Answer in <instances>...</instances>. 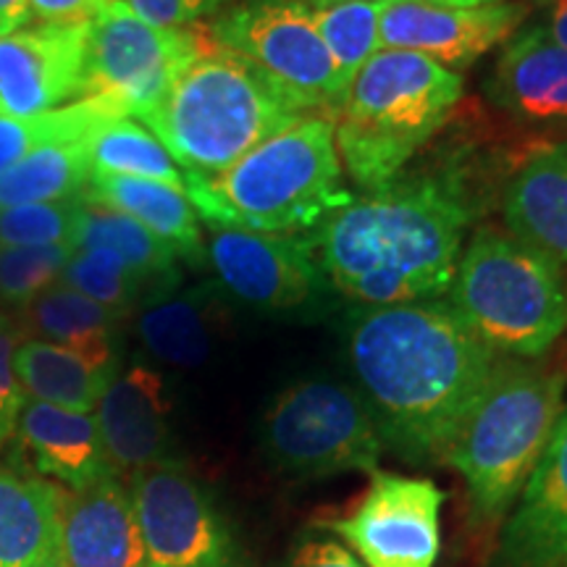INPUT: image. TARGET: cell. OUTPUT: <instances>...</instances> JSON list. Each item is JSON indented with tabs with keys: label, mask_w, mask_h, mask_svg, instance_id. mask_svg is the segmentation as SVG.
I'll return each mask as SVG.
<instances>
[{
	"label": "cell",
	"mask_w": 567,
	"mask_h": 567,
	"mask_svg": "<svg viewBox=\"0 0 567 567\" xmlns=\"http://www.w3.org/2000/svg\"><path fill=\"white\" fill-rule=\"evenodd\" d=\"M347 360L381 442L410 463H442L496 365L463 318L439 302L352 310Z\"/></svg>",
	"instance_id": "6da1fadb"
},
{
	"label": "cell",
	"mask_w": 567,
	"mask_h": 567,
	"mask_svg": "<svg viewBox=\"0 0 567 567\" xmlns=\"http://www.w3.org/2000/svg\"><path fill=\"white\" fill-rule=\"evenodd\" d=\"M471 221L465 176L439 168L352 197L310 237L331 287L363 308H389L450 292Z\"/></svg>",
	"instance_id": "7a4b0ae2"
},
{
	"label": "cell",
	"mask_w": 567,
	"mask_h": 567,
	"mask_svg": "<svg viewBox=\"0 0 567 567\" xmlns=\"http://www.w3.org/2000/svg\"><path fill=\"white\" fill-rule=\"evenodd\" d=\"M187 176L184 195L208 226L255 234H297L352 203L342 182L334 122L302 116L218 174Z\"/></svg>",
	"instance_id": "3957f363"
},
{
	"label": "cell",
	"mask_w": 567,
	"mask_h": 567,
	"mask_svg": "<svg viewBox=\"0 0 567 567\" xmlns=\"http://www.w3.org/2000/svg\"><path fill=\"white\" fill-rule=\"evenodd\" d=\"M302 116L310 113L297 109L250 61L213 42L140 122L184 174L208 176L229 168Z\"/></svg>",
	"instance_id": "277c9868"
},
{
	"label": "cell",
	"mask_w": 567,
	"mask_h": 567,
	"mask_svg": "<svg viewBox=\"0 0 567 567\" xmlns=\"http://www.w3.org/2000/svg\"><path fill=\"white\" fill-rule=\"evenodd\" d=\"M463 76L425 55L375 51L337 113V153L365 193L394 182L457 109Z\"/></svg>",
	"instance_id": "5b68a950"
},
{
	"label": "cell",
	"mask_w": 567,
	"mask_h": 567,
	"mask_svg": "<svg viewBox=\"0 0 567 567\" xmlns=\"http://www.w3.org/2000/svg\"><path fill=\"white\" fill-rule=\"evenodd\" d=\"M565 373L499 363L442 463L463 476L476 520L492 523L520 496L565 405Z\"/></svg>",
	"instance_id": "8992f818"
},
{
	"label": "cell",
	"mask_w": 567,
	"mask_h": 567,
	"mask_svg": "<svg viewBox=\"0 0 567 567\" xmlns=\"http://www.w3.org/2000/svg\"><path fill=\"white\" fill-rule=\"evenodd\" d=\"M450 308L494 354L538 358L567 329V276L555 258L484 226L460 255Z\"/></svg>",
	"instance_id": "52a82bcc"
},
{
	"label": "cell",
	"mask_w": 567,
	"mask_h": 567,
	"mask_svg": "<svg viewBox=\"0 0 567 567\" xmlns=\"http://www.w3.org/2000/svg\"><path fill=\"white\" fill-rule=\"evenodd\" d=\"M264 452L276 471L300 481L375 473L384 452L379 425L352 386L295 381L264 415Z\"/></svg>",
	"instance_id": "ba28073f"
},
{
	"label": "cell",
	"mask_w": 567,
	"mask_h": 567,
	"mask_svg": "<svg viewBox=\"0 0 567 567\" xmlns=\"http://www.w3.org/2000/svg\"><path fill=\"white\" fill-rule=\"evenodd\" d=\"M210 45L205 24L158 27L113 0L90 21L80 101H103L140 118Z\"/></svg>",
	"instance_id": "9c48e42d"
},
{
	"label": "cell",
	"mask_w": 567,
	"mask_h": 567,
	"mask_svg": "<svg viewBox=\"0 0 567 567\" xmlns=\"http://www.w3.org/2000/svg\"><path fill=\"white\" fill-rule=\"evenodd\" d=\"M205 30L216 45L250 61L300 111L331 122L342 111L347 97L305 0H239Z\"/></svg>",
	"instance_id": "30bf717a"
},
{
	"label": "cell",
	"mask_w": 567,
	"mask_h": 567,
	"mask_svg": "<svg viewBox=\"0 0 567 567\" xmlns=\"http://www.w3.org/2000/svg\"><path fill=\"white\" fill-rule=\"evenodd\" d=\"M130 494L147 567H245L216 502L182 465L134 473Z\"/></svg>",
	"instance_id": "8fae6325"
},
{
	"label": "cell",
	"mask_w": 567,
	"mask_h": 567,
	"mask_svg": "<svg viewBox=\"0 0 567 567\" xmlns=\"http://www.w3.org/2000/svg\"><path fill=\"white\" fill-rule=\"evenodd\" d=\"M444 492L434 481L371 473V484L347 513L318 526L342 536L365 567H434L442 547Z\"/></svg>",
	"instance_id": "7c38bea8"
},
{
	"label": "cell",
	"mask_w": 567,
	"mask_h": 567,
	"mask_svg": "<svg viewBox=\"0 0 567 567\" xmlns=\"http://www.w3.org/2000/svg\"><path fill=\"white\" fill-rule=\"evenodd\" d=\"M205 264L234 300L268 316L300 313L321 300L326 276L313 237L208 226Z\"/></svg>",
	"instance_id": "4fadbf2b"
},
{
	"label": "cell",
	"mask_w": 567,
	"mask_h": 567,
	"mask_svg": "<svg viewBox=\"0 0 567 567\" xmlns=\"http://www.w3.org/2000/svg\"><path fill=\"white\" fill-rule=\"evenodd\" d=\"M528 17L526 3L450 9L429 0H381L379 51H408L460 74L507 42Z\"/></svg>",
	"instance_id": "5bb4252c"
},
{
	"label": "cell",
	"mask_w": 567,
	"mask_h": 567,
	"mask_svg": "<svg viewBox=\"0 0 567 567\" xmlns=\"http://www.w3.org/2000/svg\"><path fill=\"white\" fill-rule=\"evenodd\" d=\"M90 21L21 27L0 38V116L34 118L80 97Z\"/></svg>",
	"instance_id": "9a60e30c"
},
{
	"label": "cell",
	"mask_w": 567,
	"mask_h": 567,
	"mask_svg": "<svg viewBox=\"0 0 567 567\" xmlns=\"http://www.w3.org/2000/svg\"><path fill=\"white\" fill-rule=\"evenodd\" d=\"M172 396L166 379L147 365H132L113 375L95 408V423L113 471L134 473L174 463Z\"/></svg>",
	"instance_id": "2e32d148"
},
{
	"label": "cell",
	"mask_w": 567,
	"mask_h": 567,
	"mask_svg": "<svg viewBox=\"0 0 567 567\" xmlns=\"http://www.w3.org/2000/svg\"><path fill=\"white\" fill-rule=\"evenodd\" d=\"M496 567H567V402L505 526Z\"/></svg>",
	"instance_id": "e0dca14e"
},
{
	"label": "cell",
	"mask_w": 567,
	"mask_h": 567,
	"mask_svg": "<svg viewBox=\"0 0 567 567\" xmlns=\"http://www.w3.org/2000/svg\"><path fill=\"white\" fill-rule=\"evenodd\" d=\"M486 97L526 126H567V48L542 27L505 42L486 82Z\"/></svg>",
	"instance_id": "ac0fdd59"
},
{
	"label": "cell",
	"mask_w": 567,
	"mask_h": 567,
	"mask_svg": "<svg viewBox=\"0 0 567 567\" xmlns=\"http://www.w3.org/2000/svg\"><path fill=\"white\" fill-rule=\"evenodd\" d=\"M59 547L66 567H147L132 494L116 476L63 492Z\"/></svg>",
	"instance_id": "d6986e66"
},
{
	"label": "cell",
	"mask_w": 567,
	"mask_h": 567,
	"mask_svg": "<svg viewBox=\"0 0 567 567\" xmlns=\"http://www.w3.org/2000/svg\"><path fill=\"white\" fill-rule=\"evenodd\" d=\"M17 439L40 476L82 492L116 476L105 455L95 415L63 410L27 396L17 423Z\"/></svg>",
	"instance_id": "ffe728a7"
},
{
	"label": "cell",
	"mask_w": 567,
	"mask_h": 567,
	"mask_svg": "<svg viewBox=\"0 0 567 567\" xmlns=\"http://www.w3.org/2000/svg\"><path fill=\"white\" fill-rule=\"evenodd\" d=\"M502 216L513 237L567 264V140L542 147L509 176Z\"/></svg>",
	"instance_id": "44dd1931"
},
{
	"label": "cell",
	"mask_w": 567,
	"mask_h": 567,
	"mask_svg": "<svg viewBox=\"0 0 567 567\" xmlns=\"http://www.w3.org/2000/svg\"><path fill=\"white\" fill-rule=\"evenodd\" d=\"M226 321V297L216 284H200L193 289L176 287L142 305L137 334L147 352L163 363L197 368L216 350Z\"/></svg>",
	"instance_id": "7402d4cb"
},
{
	"label": "cell",
	"mask_w": 567,
	"mask_h": 567,
	"mask_svg": "<svg viewBox=\"0 0 567 567\" xmlns=\"http://www.w3.org/2000/svg\"><path fill=\"white\" fill-rule=\"evenodd\" d=\"M84 195L126 213L168 247H174V252L189 266L200 268L205 264L200 218L182 189L161 182L132 179V176L90 174Z\"/></svg>",
	"instance_id": "603a6c76"
},
{
	"label": "cell",
	"mask_w": 567,
	"mask_h": 567,
	"mask_svg": "<svg viewBox=\"0 0 567 567\" xmlns=\"http://www.w3.org/2000/svg\"><path fill=\"white\" fill-rule=\"evenodd\" d=\"M21 331L82 354L103 368H118L116 331L126 316L55 281L21 310Z\"/></svg>",
	"instance_id": "cb8c5ba5"
},
{
	"label": "cell",
	"mask_w": 567,
	"mask_h": 567,
	"mask_svg": "<svg viewBox=\"0 0 567 567\" xmlns=\"http://www.w3.org/2000/svg\"><path fill=\"white\" fill-rule=\"evenodd\" d=\"M13 371L24 394L32 400L76 413H92L118 368H103L66 347L42 339H24L13 352Z\"/></svg>",
	"instance_id": "d4e9b609"
},
{
	"label": "cell",
	"mask_w": 567,
	"mask_h": 567,
	"mask_svg": "<svg viewBox=\"0 0 567 567\" xmlns=\"http://www.w3.org/2000/svg\"><path fill=\"white\" fill-rule=\"evenodd\" d=\"M92 247L118 255L134 274H140L142 279L151 284L153 297L179 287L182 274L179 266H176L179 255L174 252V247H168L126 213L82 195L74 250H92Z\"/></svg>",
	"instance_id": "484cf974"
},
{
	"label": "cell",
	"mask_w": 567,
	"mask_h": 567,
	"mask_svg": "<svg viewBox=\"0 0 567 567\" xmlns=\"http://www.w3.org/2000/svg\"><path fill=\"white\" fill-rule=\"evenodd\" d=\"M63 488L0 467V567H30L59 536Z\"/></svg>",
	"instance_id": "4316f807"
},
{
	"label": "cell",
	"mask_w": 567,
	"mask_h": 567,
	"mask_svg": "<svg viewBox=\"0 0 567 567\" xmlns=\"http://www.w3.org/2000/svg\"><path fill=\"white\" fill-rule=\"evenodd\" d=\"M87 182V137L51 142L0 174V210L30 203L71 200L84 195Z\"/></svg>",
	"instance_id": "83f0119b"
},
{
	"label": "cell",
	"mask_w": 567,
	"mask_h": 567,
	"mask_svg": "<svg viewBox=\"0 0 567 567\" xmlns=\"http://www.w3.org/2000/svg\"><path fill=\"white\" fill-rule=\"evenodd\" d=\"M87 158L90 174L161 182L182 189V193L187 187V176L176 166L172 153L161 145V140L147 126L134 122L132 116L111 118L97 126L87 137Z\"/></svg>",
	"instance_id": "f1b7e54d"
},
{
	"label": "cell",
	"mask_w": 567,
	"mask_h": 567,
	"mask_svg": "<svg viewBox=\"0 0 567 567\" xmlns=\"http://www.w3.org/2000/svg\"><path fill=\"white\" fill-rule=\"evenodd\" d=\"M337 69L344 97L360 69L379 51V6L371 0H305Z\"/></svg>",
	"instance_id": "f546056e"
},
{
	"label": "cell",
	"mask_w": 567,
	"mask_h": 567,
	"mask_svg": "<svg viewBox=\"0 0 567 567\" xmlns=\"http://www.w3.org/2000/svg\"><path fill=\"white\" fill-rule=\"evenodd\" d=\"M124 116L103 101H76L66 109H55L34 118L0 116V174L17 166L21 158L51 145L90 137L97 126Z\"/></svg>",
	"instance_id": "4dcf8cb0"
},
{
	"label": "cell",
	"mask_w": 567,
	"mask_h": 567,
	"mask_svg": "<svg viewBox=\"0 0 567 567\" xmlns=\"http://www.w3.org/2000/svg\"><path fill=\"white\" fill-rule=\"evenodd\" d=\"M61 284L122 316H130L140 302L153 297L151 284L140 274H134L118 255L97 247L74 250L63 268Z\"/></svg>",
	"instance_id": "1f68e13d"
},
{
	"label": "cell",
	"mask_w": 567,
	"mask_h": 567,
	"mask_svg": "<svg viewBox=\"0 0 567 567\" xmlns=\"http://www.w3.org/2000/svg\"><path fill=\"white\" fill-rule=\"evenodd\" d=\"M71 255L74 247L69 245L0 247V310L21 313L34 297L61 281Z\"/></svg>",
	"instance_id": "d6a6232c"
},
{
	"label": "cell",
	"mask_w": 567,
	"mask_h": 567,
	"mask_svg": "<svg viewBox=\"0 0 567 567\" xmlns=\"http://www.w3.org/2000/svg\"><path fill=\"white\" fill-rule=\"evenodd\" d=\"M82 195L71 200L30 203L0 210V247H74Z\"/></svg>",
	"instance_id": "836d02e7"
},
{
	"label": "cell",
	"mask_w": 567,
	"mask_h": 567,
	"mask_svg": "<svg viewBox=\"0 0 567 567\" xmlns=\"http://www.w3.org/2000/svg\"><path fill=\"white\" fill-rule=\"evenodd\" d=\"M21 337H24V331L17 321L0 329V450L17 434L21 408L27 402L24 389H21L17 371H13V352H17Z\"/></svg>",
	"instance_id": "e575fe53"
},
{
	"label": "cell",
	"mask_w": 567,
	"mask_h": 567,
	"mask_svg": "<svg viewBox=\"0 0 567 567\" xmlns=\"http://www.w3.org/2000/svg\"><path fill=\"white\" fill-rule=\"evenodd\" d=\"M130 9L158 27H195L197 21L218 17L239 0H124Z\"/></svg>",
	"instance_id": "d590c367"
},
{
	"label": "cell",
	"mask_w": 567,
	"mask_h": 567,
	"mask_svg": "<svg viewBox=\"0 0 567 567\" xmlns=\"http://www.w3.org/2000/svg\"><path fill=\"white\" fill-rule=\"evenodd\" d=\"M113 0H27V17L38 24H71L92 21Z\"/></svg>",
	"instance_id": "8d00e7d4"
},
{
	"label": "cell",
	"mask_w": 567,
	"mask_h": 567,
	"mask_svg": "<svg viewBox=\"0 0 567 567\" xmlns=\"http://www.w3.org/2000/svg\"><path fill=\"white\" fill-rule=\"evenodd\" d=\"M281 567H365L350 549L337 542H302Z\"/></svg>",
	"instance_id": "74e56055"
},
{
	"label": "cell",
	"mask_w": 567,
	"mask_h": 567,
	"mask_svg": "<svg viewBox=\"0 0 567 567\" xmlns=\"http://www.w3.org/2000/svg\"><path fill=\"white\" fill-rule=\"evenodd\" d=\"M544 6H547V11H544V21L538 27H542L557 45L567 48V0H549V3Z\"/></svg>",
	"instance_id": "f35d334b"
},
{
	"label": "cell",
	"mask_w": 567,
	"mask_h": 567,
	"mask_svg": "<svg viewBox=\"0 0 567 567\" xmlns=\"http://www.w3.org/2000/svg\"><path fill=\"white\" fill-rule=\"evenodd\" d=\"M27 21V0H0V38L21 30Z\"/></svg>",
	"instance_id": "ab89813d"
},
{
	"label": "cell",
	"mask_w": 567,
	"mask_h": 567,
	"mask_svg": "<svg viewBox=\"0 0 567 567\" xmlns=\"http://www.w3.org/2000/svg\"><path fill=\"white\" fill-rule=\"evenodd\" d=\"M30 567H66V563H63V555H61V547H59V536H55V542L48 547L42 555L34 559V563Z\"/></svg>",
	"instance_id": "60d3db41"
},
{
	"label": "cell",
	"mask_w": 567,
	"mask_h": 567,
	"mask_svg": "<svg viewBox=\"0 0 567 567\" xmlns=\"http://www.w3.org/2000/svg\"><path fill=\"white\" fill-rule=\"evenodd\" d=\"M436 6H450V9H478V6H492L502 3V0H429Z\"/></svg>",
	"instance_id": "b9f144b4"
},
{
	"label": "cell",
	"mask_w": 567,
	"mask_h": 567,
	"mask_svg": "<svg viewBox=\"0 0 567 567\" xmlns=\"http://www.w3.org/2000/svg\"><path fill=\"white\" fill-rule=\"evenodd\" d=\"M13 318L6 313V310H0V329H6V326H11Z\"/></svg>",
	"instance_id": "7bdbcfd3"
},
{
	"label": "cell",
	"mask_w": 567,
	"mask_h": 567,
	"mask_svg": "<svg viewBox=\"0 0 567 567\" xmlns=\"http://www.w3.org/2000/svg\"><path fill=\"white\" fill-rule=\"evenodd\" d=\"M538 3H549V0H538Z\"/></svg>",
	"instance_id": "ee69618b"
},
{
	"label": "cell",
	"mask_w": 567,
	"mask_h": 567,
	"mask_svg": "<svg viewBox=\"0 0 567 567\" xmlns=\"http://www.w3.org/2000/svg\"><path fill=\"white\" fill-rule=\"evenodd\" d=\"M371 3H381V0H371Z\"/></svg>",
	"instance_id": "f6af8a7d"
}]
</instances>
